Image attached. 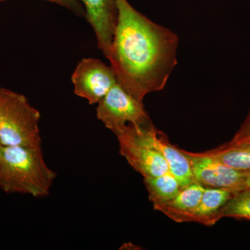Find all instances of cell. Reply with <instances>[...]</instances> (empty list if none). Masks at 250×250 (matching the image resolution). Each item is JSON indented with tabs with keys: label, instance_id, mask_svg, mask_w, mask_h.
<instances>
[{
	"label": "cell",
	"instance_id": "8",
	"mask_svg": "<svg viewBox=\"0 0 250 250\" xmlns=\"http://www.w3.org/2000/svg\"><path fill=\"white\" fill-rule=\"evenodd\" d=\"M116 136L120 154L143 177H156L170 171L164 156L156 149L135 139L125 131Z\"/></svg>",
	"mask_w": 250,
	"mask_h": 250
},
{
	"label": "cell",
	"instance_id": "2",
	"mask_svg": "<svg viewBox=\"0 0 250 250\" xmlns=\"http://www.w3.org/2000/svg\"><path fill=\"white\" fill-rule=\"evenodd\" d=\"M57 174L46 164L40 147L4 146L0 161V188L8 194L47 196Z\"/></svg>",
	"mask_w": 250,
	"mask_h": 250
},
{
	"label": "cell",
	"instance_id": "15",
	"mask_svg": "<svg viewBox=\"0 0 250 250\" xmlns=\"http://www.w3.org/2000/svg\"><path fill=\"white\" fill-rule=\"evenodd\" d=\"M228 143L231 145L250 144V108L244 122Z\"/></svg>",
	"mask_w": 250,
	"mask_h": 250
},
{
	"label": "cell",
	"instance_id": "19",
	"mask_svg": "<svg viewBox=\"0 0 250 250\" xmlns=\"http://www.w3.org/2000/svg\"><path fill=\"white\" fill-rule=\"evenodd\" d=\"M0 87H1V86H0Z\"/></svg>",
	"mask_w": 250,
	"mask_h": 250
},
{
	"label": "cell",
	"instance_id": "3",
	"mask_svg": "<svg viewBox=\"0 0 250 250\" xmlns=\"http://www.w3.org/2000/svg\"><path fill=\"white\" fill-rule=\"evenodd\" d=\"M41 113L22 94L0 87V143L3 146L40 147Z\"/></svg>",
	"mask_w": 250,
	"mask_h": 250
},
{
	"label": "cell",
	"instance_id": "7",
	"mask_svg": "<svg viewBox=\"0 0 250 250\" xmlns=\"http://www.w3.org/2000/svg\"><path fill=\"white\" fill-rule=\"evenodd\" d=\"M189 162L194 179L205 188H226L233 193L238 191L249 170H237L224 165L203 152L184 150Z\"/></svg>",
	"mask_w": 250,
	"mask_h": 250
},
{
	"label": "cell",
	"instance_id": "17",
	"mask_svg": "<svg viewBox=\"0 0 250 250\" xmlns=\"http://www.w3.org/2000/svg\"><path fill=\"white\" fill-rule=\"evenodd\" d=\"M244 190H250V170L247 174L246 177H245L244 180H243L241 187H239L238 192Z\"/></svg>",
	"mask_w": 250,
	"mask_h": 250
},
{
	"label": "cell",
	"instance_id": "5",
	"mask_svg": "<svg viewBox=\"0 0 250 250\" xmlns=\"http://www.w3.org/2000/svg\"><path fill=\"white\" fill-rule=\"evenodd\" d=\"M74 93L90 104H98L116 84V77L111 66L101 60L84 58L77 64L71 77Z\"/></svg>",
	"mask_w": 250,
	"mask_h": 250
},
{
	"label": "cell",
	"instance_id": "4",
	"mask_svg": "<svg viewBox=\"0 0 250 250\" xmlns=\"http://www.w3.org/2000/svg\"><path fill=\"white\" fill-rule=\"evenodd\" d=\"M96 113L99 121L116 136L129 126L140 128L152 124L143 104L118 83L99 102Z\"/></svg>",
	"mask_w": 250,
	"mask_h": 250
},
{
	"label": "cell",
	"instance_id": "1",
	"mask_svg": "<svg viewBox=\"0 0 250 250\" xmlns=\"http://www.w3.org/2000/svg\"><path fill=\"white\" fill-rule=\"evenodd\" d=\"M118 19L105 57L117 82L140 103L165 88L177 65L179 37L153 22L127 0H116Z\"/></svg>",
	"mask_w": 250,
	"mask_h": 250
},
{
	"label": "cell",
	"instance_id": "16",
	"mask_svg": "<svg viewBox=\"0 0 250 250\" xmlns=\"http://www.w3.org/2000/svg\"><path fill=\"white\" fill-rule=\"evenodd\" d=\"M5 1H9V0H0V2ZM42 1L58 4L65 9H68L69 11L80 17L85 16L84 7L81 0H42Z\"/></svg>",
	"mask_w": 250,
	"mask_h": 250
},
{
	"label": "cell",
	"instance_id": "12",
	"mask_svg": "<svg viewBox=\"0 0 250 250\" xmlns=\"http://www.w3.org/2000/svg\"><path fill=\"white\" fill-rule=\"evenodd\" d=\"M203 153L235 170H250V144L231 145L226 143Z\"/></svg>",
	"mask_w": 250,
	"mask_h": 250
},
{
	"label": "cell",
	"instance_id": "10",
	"mask_svg": "<svg viewBox=\"0 0 250 250\" xmlns=\"http://www.w3.org/2000/svg\"><path fill=\"white\" fill-rule=\"evenodd\" d=\"M205 190V187L195 182L183 188L171 201L154 205L153 207L174 222H190L192 213L200 203Z\"/></svg>",
	"mask_w": 250,
	"mask_h": 250
},
{
	"label": "cell",
	"instance_id": "9",
	"mask_svg": "<svg viewBox=\"0 0 250 250\" xmlns=\"http://www.w3.org/2000/svg\"><path fill=\"white\" fill-rule=\"evenodd\" d=\"M87 21L96 36L98 48L106 54L113 40L118 19L116 0H81Z\"/></svg>",
	"mask_w": 250,
	"mask_h": 250
},
{
	"label": "cell",
	"instance_id": "11",
	"mask_svg": "<svg viewBox=\"0 0 250 250\" xmlns=\"http://www.w3.org/2000/svg\"><path fill=\"white\" fill-rule=\"evenodd\" d=\"M233 194L226 188H205L201 200L192 213L190 222L213 226L220 220L218 217L219 210Z\"/></svg>",
	"mask_w": 250,
	"mask_h": 250
},
{
	"label": "cell",
	"instance_id": "18",
	"mask_svg": "<svg viewBox=\"0 0 250 250\" xmlns=\"http://www.w3.org/2000/svg\"><path fill=\"white\" fill-rule=\"evenodd\" d=\"M3 147H4V146L0 143V161H1V155H2Z\"/></svg>",
	"mask_w": 250,
	"mask_h": 250
},
{
	"label": "cell",
	"instance_id": "13",
	"mask_svg": "<svg viewBox=\"0 0 250 250\" xmlns=\"http://www.w3.org/2000/svg\"><path fill=\"white\" fill-rule=\"evenodd\" d=\"M143 182L153 205L171 201L182 189L170 171L156 177H144Z\"/></svg>",
	"mask_w": 250,
	"mask_h": 250
},
{
	"label": "cell",
	"instance_id": "6",
	"mask_svg": "<svg viewBox=\"0 0 250 250\" xmlns=\"http://www.w3.org/2000/svg\"><path fill=\"white\" fill-rule=\"evenodd\" d=\"M124 131L140 142L160 152L167 162L169 170L177 179L182 188L195 182L190 162L182 149L171 144L167 136L156 129L154 125L140 128L129 126Z\"/></svg>",
	"mask_w": 250,
	"mask_h": 250
},
{
	"label": "cell",
	"instance_id": "14",
	"mask_svg": "<svg viewBox=\"0 0 250 250\" xmlns=\"http://www.w3.org/2000/svg\"><path fill=\"white\" fill-rule=\"evenodd\" d=\"M219 220L223 218L250 220V190L235 192L219 210Z\"/></svg>",
	"mask_w": 250,
	"mask_h": 250
}]
</instances>
